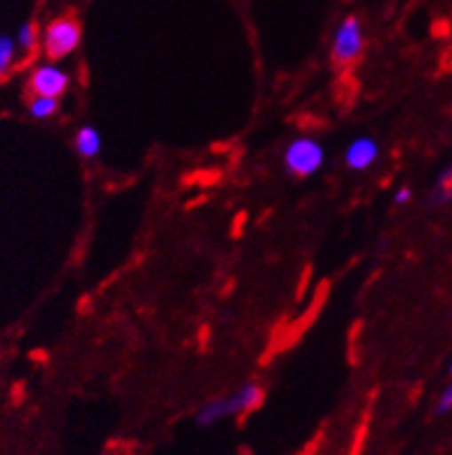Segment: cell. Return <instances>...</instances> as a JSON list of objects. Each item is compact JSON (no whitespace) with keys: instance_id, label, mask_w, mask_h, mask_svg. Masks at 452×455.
Returning <instances> with one entry per match:
<instances>
[{"instance_id":"cell-12","label":"cell","mask_w":452,"mask_h":455,"mask_svg":"<svg viewBox=\"0 0 452 455\" xmlns=\"http://www.w3.org/2000/svg\"><path fill=\"white\" fill-rule=\"evenodd\" d=\"M448 411H452V384L441 393V398L436 403V414L446 416Z\"/></svg>"},{"instance_id":"cell-13","label":"cell","mask_w":452,"mask_h":455,"mask_svg":"<svg viewBox=\"0 0 452 455\" xmlns=\"http://www.w3.org/2000/svg\"><path fill=\"white\" fill-rule=\"evenodd\" d=\"M411 188H407V185H404V188H400V190L395 192V204L397 206H404V204H408L411 202Z\"/></svg>"},{"instance_id":"cell-5","label":"cell","mask_w":452,"mask_h":455,"mask_svg":"<svg viewBox=\"0 0 452 455\" xmlns=\"http://www.w3.org/2000/svg\"><path fill=\"white\" fill-rule=\"evenodd\" d=\"M30 91L33 95L44 98H60L69 86V75L56 63H42L30 72Z\"/></svg>"},{"instance_id":"cell-14","label":"cell","mask_w":452,"mask_h":455,"mask_svg":"<svg viewBox=\"0 0 452 455\" xmlns=\"http://www.w3.org/2000/svg\"><path fill=\"white\" fill-rule=\"evenodd\" d=\"M450 375H452V363H450Z\"/></svg>"},{"instance_id":"cell-8","label":"cell","mask_w":452,"mask_h":455,"mask_svg":"<svg viewBox=\"0 0 452 455\" xmlns=\"http://www.w3.org/2000/svg\"><path fill=\"white\" fill-rule=\"evenodd\" d=\"M17 37H10V35L0 33V81L10 75L14 63H17Z\"/></svg>"},{"instance_id":"cell-2","label":"cell","mask_w":452,"mask_h":455,"mask_svg":"<svg viewBox=\"0 0 452 455\" xmlns=\"http://www.w3.org/2000/svg\"><path fill=\"white\" fill-rule=\"evenodd\" d=\"M81 23L75 17H58L42 30V49L49 60H63L72 56L81 44Z\"/></svg>"},{"instance_id":"cell-9","label":"cell","mask_w":452,"mask_h":455,"mask_svg":"<svg viewBox=\"0 0 452 455\" xmlns=\"http://www.w3.org/2000/svg\"><path fill=\"white\" fill-rule=\"evenodd\" d=\"M17 44L23 52H33V49H37V44H42V33L37 28V23H21V28L17 30Z\"/></svg>"},{"instance_id":"cell-4","label":"cell","mask_w":452,"mask_h":455,"mask_svg":"<svg viewBox=\"0 0 452 455\" xmlns=\"http://www.w3.org/2000/svg\"><path fill=\"white\" fill-rule=\"evenodd\" d=\"M365 46V33H362V23L358 17H346L337 26L332 35V58L335 63L349 65L358 60Z\"/></svg>"},{"instance_id":"cell-6","label":"cell","mask_w":452,"mask_h":455,"mask_svg":"<svg viewBox=\"0 0 452 455\" xmlns=\"http://www.w3.org/2000/svg\"><path fill=\"white\" fill-rule=\"evenodd\" d=\"M377 157H378L377 141H374L372 137H358L349 144L344 160H346L349 169H353V172H365V169H369L374 162H377Z\"/></svg>"},{"instance_id":"cell-3","label":"cell","mask_w":452,"mask_h":455,"mask_svg":"<svg viewBox=\"0 0 452 455\" xmlns=\"http://www.w3.org/2000/svg\"><path fill=\"white\" fill-rule=\"evenodd\" d=\"M323 162H326V150L312 137L293 139L284 153V167L291 176H298V179L314 176L323 167Z\"/></svg>"},{"instance_id":"cell-1","label":"cell","mask_w":452,"mask_h":455,"mask_svg":"<svg viewBox=\"0 0 452 455\" xmlns=\"http://www.w3.org/2000/svg\"><path fill=\"white\" fill-rule=\"evenodd\" d=\"M264 403V388L250 381L245 387H241L235 393L231 395H224V398L218 400H210L196 411L194 421L196 426L201 427H208V426H215L219 423L222 419L226 416H241V414H250L258 407V404Z\"/></svg>"},{"instance_id":"cell-10","label":"cell","mask_w":452,"mask_h":455,"mask_svg":"<svg viewBox=\"0 0 452 455\" xmlns=\"http://www.w3.org/2000/svg\"><path fill=\"white\" fill-rule=\"evenodd\" d=\"M28 111L33 118L37 121H46V118H52L56 116L58 111V98H44V95H35L28 104Z\"/></svg>"},{"instance_id":"cell-11","label":"cell","mask_w":452,"mask_h":455,"mask_svg":"<svg viewBox=\"0 0 452 455\" xmlns=\"http://www.w3.org/2000/svg\"><path fill=\"white\" fill-rule=\"evenodd\" d=\"M450 199H452V164L441 173V176H439L434 192H432V202L434 204H448Z\"/></svg>"},{"instance_id":"cell-7","label":"cell","mask_w":452,"mask_h":455,"mask_svg":"<svg viewBox=\"0 0 452 455\" xmlns=\"http://www.w3.org/2000/svg\"><path fill=\"white\" fill-rule=\"evenodd\" d=\"M76 153L81 157H86V160H92V157L99 156V150H102V137L92 125H83L79 127V132H76L75 139Z\"/></svg>"}]
</instances>
